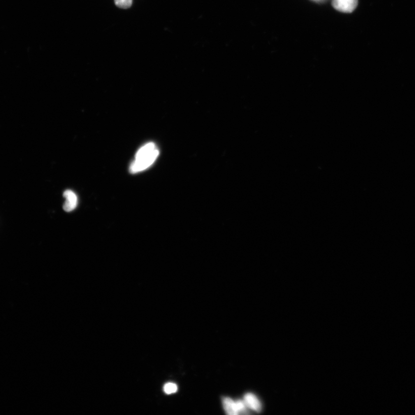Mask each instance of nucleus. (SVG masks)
Masks as SVG:
<instances>
[{"label": "nucleus", "instance_id": "20e7f679", "mask_svg": "<svg viewBox=\"0 0 415 415\" xmlns=\"http://www.w3.org/2000/svg\"><path fill=\"white\" fill-rule=\"evenodd\" d=\"M244 400L248 409L255 411L257 413L261 412L262 410L261 403L254 394L246 393L244 396Z\"/></svg>", "mask_w": 415, "mask_h": 415}, {"label": "nucleus", "instance_id": "0eeeda50", "mask_svg": "<svg viewBox=\"0 0 415 415\" xmlns=\"http://www.w3.org/2000/svg\"><path fill=\"white\" fill-rule=\"evenodd\" d=\"M236 402L237 410L239 414H248V407L246 406L244 400H238L235 401Z\"/></svg>", "mask_w": 415, "mask_h": 415}, {"label": "nucleus", "instance_id": "423d86ee", "mask_svg": "<svg viewBox=\"0 0 415 415\" xmlns=\"http://www.w3.org/2000/svg\"><path fill=\"white\" fill-rule=\"evenodd\" d=\"M163 390L167 395H170L177 391L178 387L174 383L168 382L164 385Z\"/></svg>", "mask_w": 415, "mask_h": 415}, {"label": "nucleus", "instance_id": "6e6552de", "mask_svg": "<svg viewBox=\"0 0 415 415\" xmlns=\"http://www.w3.org/2000/svg\"><path fill=\"white\" fill-rule=\"evenodd\" d=\"M115 5L122 9H127L132 4V0H115Z\"/></svg>", "mask_w": 415, "mask_h": 415}, {"label": "nucleus", "instance_id": "f257e3e1", "mask_svg": "<svg viewBox=\"0 0 415 415\" xmlns=\"http://www.w3.org/2000/svg\"><path fill=\"white\" fill-rule=\"evenodd\" d=\"M159 155L156 144L150 143L141 148L136 155L135 160L130 166L132 174L139 173L147 169L156 160Z\"/></svg>", "mask_w": 415, "mask_h": 415}, {"label": "nucleus", "instance_id": "39448f33", "mask_svg": "<svg viewBox=\"0 0 415 415\" xmlns=\"http://www.w3.org/2000/svg\"><path fill=\"white\" fill-rule=\"evenodd\" d=\"M223 405L225 411L228 415H237L239 414L236 402L229 397H224L223 399Z\"/></svg>", "mask_w": 415, "mask_h": 415}, {"label": "nucleus", "instance_id": "7ed1b4c3", "mask_svg": "<svg viewBox=\"0 0 415 415\" xmlns=\"http://www.w3.org/2000/svg\"><path fill=\"white\" fill-rule=\"evenodd\" d=\"M64 197L66 199L63 208L66 212H71L75 209L78 203V199L75 193L70 190H67L64 193Z\"/></svg>", "mask_w": 415, "mask_h": 415}, {"label": "nucleus", "instance_id": "f03ea898", "mask_svg": "<svg viewBox=\"0 0 415 415\" xmlns=\"http://www.w3.org/2000/svg\"><path fill=\"white\" fill-rule=\"evenodd\" d=\"M358 0H333V8L341 12L351 13L357 8Z\"/></svg>", "mask_w": 415, "mask_h": 415}]
</instances>
